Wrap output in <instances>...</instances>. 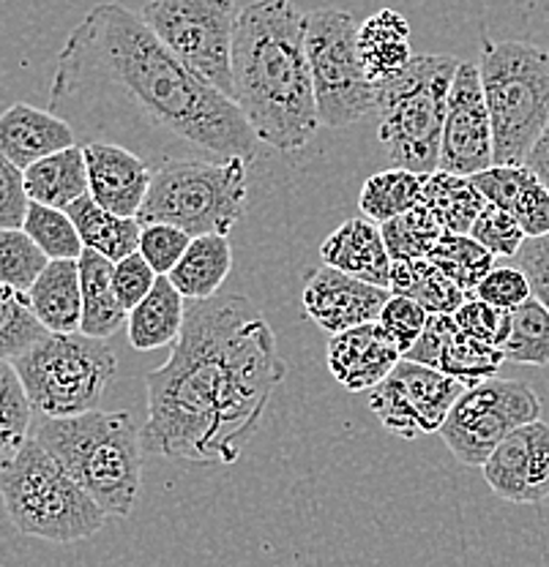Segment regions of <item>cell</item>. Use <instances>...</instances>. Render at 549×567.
Wrapping results in <instances>:
<instances>
[{
  "mask_svg": "<svg viewBox=\"0 0 549 567\" xmlns=\"http://www.w3.org/2000/svg\"><path fill=\"white\" fill-rule=\"evenodd\" d=\"M50 112L72 126L77 145L110 142L151 167L167 158L255 162V137L233 99L186 69L143 17L99 3L55 58Z\"/></svg>",
  "mask_w": 549,
  "mask_h": 567,
  "instance_id": "obj_1",
  "label": "cell"
},
{
  "mask_svg": "<svg viewBox=\"0 0 549 567\" xmlns=\"http://www.w3.org/2000/svg\"><path fill=\"white\" fill-rule=\"evenodd\" d=\"M33 404L14 363L0 360V461L11 458L31 436Z\"/></svg>",
  "mask_w": 549,
  "mask_h": 567,
  "instance_id": "obj_35",
  "label": "cell"
},
{
  "mask_svg": "<svg viewBox=\"0 0 549 567\" xmlns=\"http://www.w3.org/2000/svg\"><path fill=\"white\" fill-rule=\"evenodd\" d=\"M476 298L484 303L495 306V309L514 311L525 303V300L533 298V289H530L528 276L517 268V265H500L487 274V279L478 284Z\"/></svg>",
  "mask_w": 549,
  "mask_h": 567,
  "instance_id": "obj_44",
  "label": "cell"
},
{
  "mask_svg": "<svg viewBox=\"0 0 549 567\" xmlns=\"http://www.w3.org/2000/svg\"><path fill=\"white\" fill-rule=\"evenodd\" d=\"M77 268H80L82 289L80 333L108 341L129 319V311L118 303L115 289H112V268H115V262L85 248L82 257L77 259Z\"/></svg>",
  "mask_w": 549,
  "mask_h": 567,
  "instance_id": "obj_25",
  "label": "cell"
},
{
  "mask_svg": "<svg viewBox=\"0 0 549 567\" xmlns=\"http://www.w3.org/2000/svg\"><path fill=\"white\" fill-rule=\"evenodd\" d=\"M230 270H233V246L227 235H203L192 238L167 279L183 295V300H209L220 295Z\"/></svg>",
  "mask_w": 549,
  "mask_h": 567,
  "instance_id": "obj_26",
  "label": "cell"
},
{
  "mask_svg": "<svg viewBox=\"0 0 549 567\" xmlns=\"http://www.w3.org/2000/svg\"><path fill=\"white\" fill-rule=\"evenodd\" d=\"M405 360L443 371L470 390L492 380L504 365L506 354L498 347L481 344V341L465 336L454 317H429L427 328L418 336L413 350L405 354Z\"/></svg>",
  "mask_w": 549,
  "mask_h": 567,
  "instance_id": "obj_17",
  "label": "cell"
},
{
  "mask_svg": "<svg viewBox=\"0 0 549 567\" xmlns=\"http://www.w3.org/2000/svg\"><path fill=\"white\" fill-rule=\"evenodd\" d=\"M484 481L511 505H539L549 496V425L533 421L506 436L487 458Z\"/></svg>",
  "mask_w": 549,
  "mask_h": 567,
  "instance_id": "obj_15",
  "label": "cell"
},
{
  "mask_svg": "<svg viewBox=\"0 0 549 567\" xmlns=\"http://www.w3.org/2000/svg\"><path fill=\"white\" fill-rule=\"evenodd\" d=\"M421 175L397 167L383 169V173L366 177L358 205H362L364 218H369V221H375L380 227V224L392 221V218L403 216V213L421 205Z\"/></svg>",
  "mask_w": 549,
  "mask_h": 567,
  "instance_id": "obj_31",
  "label": "cell"
},
{
  "mask_svg": "<svg viewBox=\"0 0 549 567\" xmlns=\"http://www.w3.org/2000/svg\"><path fill=\"white\" fill-rule=\"evenodd\" d=\"M429 262L440 268L465 295H474L478 284L487 279L489 270L495 268V257L470 235L446 233L438 246L429 254Z\"/></svg>",
  "mask_w": 549,
  "mask_h": 567,
  "instance_id": "obj_33",
  "label": "cell"
},
{
  "mask_svg": "<svg viewBox=\"0 0 549 567\" xmlns=\"http://www.w3.org/2000/svg\"><path fill=\"white\" fill-rule=\"evenodd\" d=\"M235 0H148L143 22L200 80L233 99Z\"/></svg>",
  "mask_w": 549,
  "mask_h": 567,
  "instance_id": "obj_11",
  "label": "cell"
},
{
  "mask_svg": "<svg viewBox=\"0 0 549 567\" xmlns=\"http://www.w3.org/2000/svg\"><path fill=\"white\" fill-rule=\"evenodd\" d=\"M31 197L26 188V173L0 153V229H22Z\"/></svg>",
  "mask_w": 549,
  "mask_h": 567,
  "instance_id": "obj_46",
  "label": "cell"
},
{
  "mask_svg": "<svg viewBox=\"0 0 549 567\" xmlns=\"http://www.w3.org/2000/svg\"><path fill=\"white\" fill-rule=\"evenodd\" d=\"M285 377L274 328L250 298L186 300L167 363L145 374L143 453L189 464H235Z\"/></svg>",
  "mask_w": 549,
  "mask_h": 567,
  "instance_id": "obj_2",
  "label": "cell"
},
{
  "mask_svg": "<svg viewBox=\"0 0 549 567\" xmlns=\"http://www.w3.org/2000/svg\"><path fill=\"white\" fill-rule=\"evenodd\" d=\"M504 354L519 365H549V309L541 300L530 298L511 311V333Z\"/></svg>",
  "mask_w": 549,
  "mask_h": 567,
  "instance_id": "obj_34",
  "label": "cell"
},
{
  "mask_svg": "<svg viewBox=\"0 0 549 567\" xmlns=\"http://www.w3.org/2000/svg\"><path fill=\"white\" fill-rule=\"evenodd\" d=\"M67 213L88 251L102 254L110 262H121V259L138 254L140 233H143L138 218H123L104 210L102 205L93 203L91 194L69 205Z\"/></svg>",
  "mask_w": 549,
  "mask_h": 567,
  "instance_id": "obj_28",
  "label": "cell"
},
{
  "mask_svg": "<svg viewBox=\"0 0 549 567\" xmlns=\"http://www.w3.org/2000/svg\"><path fill=\"white\" fill-rule=\"evenodd\" d=\"M478 74L492 123L495 164L522 167L549 126V50L484 39Z\"/></svg>",
  "mask_w": 549,
  "mask_h": 567,
  "instance_id": "obj_7",
  "label": "cell"
},
{
  "mask_svg": "<svg viewBox=\"0 0 549 567\" xmlns=\"http://www.w3.org/2000/svg\"><path fill=\"white\" fill-rule=\"evenodd\" d=\"M388 289L397 298H407L421 306L429 317H454L459 306L470 298L440 268H435L429 259L394 262Z\"/></svg>",
  "mask_w": 549,
  "mask_h": 567,
  "instance_id": "obj_29",
  "label": "cell"
},
{
  "mask_svg": "<svg viewBox=\"0 0 549 567\" xmlns=\"http://www.w3.org/2000/svg\"><path fill=\"white\" fill-rule=\"evenodd\" d=\"M380 235L392 262H416V259H429L446 229L424 205H416L403 216L380 224Z\"/></svg>",
  "mask_w": 549,
  "mask_h": 567,
  "instance_id": "obj_32",
  "label": "cell"
},
{
  "mask_svg": "<svg viewBox=\"0 0 549 567\" xmlns=\"http://www.w3.org/2000/svg\"><path fill=\"white\" fill-rule=\"evenodd\" d=\"M156 279L159 276L153 274V268L145 262L140 251L115 262V268H112V289H115L118 303L126 311H132L140 300L148 298Z\"/></svg>",
  "mask_w": 549,
  "mask_h": 567,
  "instance_id": "obj_45",
  "label": "cell"
},
{
  "mask_svg": "<svg viewBox=\"0 0 549 567\" xmlns=\"http://www.w3.org/2000/svg\"><path fill=\"white\" fill-rule=\"evenodd\" d=\"M250 199V162L167 158L153 167L151 188L138 213L140 227L170 224L189 238L230 235Z\"/></svg>",
  "mask_w": 549,
  "mask_h": 567,
  "instance_id": "obj_8",
  "label": "cell"
},
{
  "mask_svg": "<svg viewBox=\"0 0 549 567\" xmlns=\"http://www.w3.org/2000/svg\"><path fill=\"white\" fill-rule=\"evenodd\" d=\"M509 213L514 221L522 227L525 238H545L549 235V192L528 167H525L522 181H519L517 194L511 199Z\"/></svg>",
  "mask_w": 549,
  "mask_h": 567,
  "instance_id": "obj_40",
  "label": "cell"
},
{
  "mask_svg": "<svg viewBox=\"0 0 549 567\" xmlns=\"http://www.w3.org/2000/svg\"><path fill=\"white\" fill-rule=\"evenodd\" d=\"M470 238L478 240L484 248H487L492 257H517V251L522 248L525 238L522 227L514 221L511 213L495 208V205H487L481 210V216L476 218V224L470 227Z\"/></svg>",
  "mask_w": 549,
  "mask_h": 567,
  "instance_id": "obj_41",
  "label": "cell"
},
{
  "mask_svg": "<svg viewBox=\"0 0 549 567\" xmlns=\"http://www.w3.org/2000/svg\"><path fill=\"white\" fill-rule=\"evenodd\" d=\"M427 319L429 315L421 306L413 303V300L407 298L392 295L388 303L383 306L380 317H377V324H380L383 333L394 341V347H397L405 358V354L413 350V344L418 341V336L424 333V328H427Z\"/></svg>",
  "mask_w": 549,
  "mask_h": 567,
  "instance_id": "obj_43",
  "label": "cell"
},
{
  "mask_svg": "<svg viewBox=\"0 0 549 567\" xmlns=\"http://www.w3.org/2000/svg\"><path fill=\"white\" fill-rule=\"evenodd\" d=\"M454 322H457V328L462 330L465 336L481 341V344L498 347V350H504L506 339H509L511 333V311L495 309V306L478 300L476 295H470V298L459 306V311L454 315Z\"/></svg>",
  "mask_w": 549,
  "mask_h": 567,
  "instance_id": "obj_39",
  "label": "cell"
},
{
  "mask_svg": "<svg viewBox=\"0 0 549 567\" xmlns=\"http://www.w3.org/2000/svg\"><path fill=\"white\" fill-rule=\"evenodd\" d=\"M44 336V324L33 315L28 295L0 284V360L14 363Z\"/></svg>",
  "mask_w": 549,
  "mask_h": 567,
  "instance_id": "obj_36",
  "label": "cell"
},
{
  "mask_svg": "<svg viewBox=\"0 0 549 567\" xmlns=\"http://www.w3.org/2000/svg\"><path fill=\"white\" fill-rule=\"evenodd\" d=\"M88 169V194L104 210L123 218H138L148 188H151L153 167L138 153L110 142H91L82 147Z\"/></svg>",
  "mask_w": 549,
  "mask_h": 567,
  "instance_id": "obj_18",
  "label": "cell"
},
{
  "mask_svg": "<svg viewBox=\"0 0 549 567\" xmlns=\"http://www.w3.org/2000/svg\"><path fill=\"white\" fill-rule=\"evenodd\" d=\"M189 238L186 233L179 227H170V224H148L140 233V248L143 259L153 268L156 276H170L175 270V265L181 262V257L186 254Z\"/></svg>",
  "mask_w": 549,
  "mask_h": 567,
  "instance_id": "obj_42",
  "label": "cell"
},
{
  "mask_svg": "<svg viewBox=\"0 0 549 567\" xmlns=\"http://www.w3.org/2000/svg\"><path fill=\"white\" fill-rule=\"evenodd\" d=\"M541 399L528 382L492 380L465 390L440 436L459 464L484 466L495 447L522 425L541 421Z\"/></svg>",
  "mask_w": 549,
  "mask_h": 567,
  "instance_id": "obj_12",
  "label": "cell"
},
{
  "mask_svg": "<svg viewBox=\"0 0 549 567\" xmlns=\"http://www.w3.org/2000/svg\"><path fill=\"white\" fill-rule=\"evenodd\" d=\"M77 137L63 117L39 106L17 102L0 112V153L26 173L41 158L74 147Z\"/></svg>",
  "mask_w": 549,
  "mask_h": 567,
  "instance_id": "obj_20",
  "label": "cell"
},
{
  "mask_svg": "<svg viewBox=\"0 0 549 567\" xmlns=\"http://www.w3.org/2000/svg\"><path fill=\"white\" fill-rule=\"evenodd\" d=\"M233 102L255 137L279 153L304 151L321 128L304 14L293 0H255L238 11Z\"/></svg>",
  "mask_w": 549,
  "mask_h": 567,
  "instance_id": "obj_3",
  "label": "cell"
},
{
  "mask_svg": "<svg viewBox=\"0 0 549 567\" xmlns=\"http://www.w3.org/2000/svg\"><path fill=\"white\" fill-rule=\"evenodd\" d=\"M514 265L528 276L533 298L541 300L549 309V235L525 240L517 257H514Z\"/></svg>",
  "mask_w": 549,
  "mask_h": 567,
  "instance_id": "obj_47",
  "label": "cell"
},
{
  "mask_svg": "<svg viewBox=\"0 0 549 567\" xmlns=\"http://www.w3.org/2000/svg\"><path fill=\"white\" fill-rule=\"evenodd\" d=\"M0 499L20 535L58 546L88 540L108 524V513L33 436L0 461Z\"/></svg>",
  "mask_w": 549,
  "mask_h": 567,
  "instance_id": "obj_5",
  "label": "cell"
},
{
  "mask_svg": "<svg viewBox=\"0 0 549 567\" xmlns=\"http://www.w3.org/2000/svg\"><path fill=\"white\" fill-rule=\"evenodd\" d=\"M388 298H392V289L372 287V284L339 274L328 265H321L306 276L301 303H304V315L317 328L336 336L350 328L377 322Z\"/></svg>",
  "mask_w": 549,
  "mask_h": 567,
  "instance_id": "obj_16",
  "label": "cell"
},
{
  "mask_svg": "<svg viewBox=\"0 0 549 567\" xmlns=\"http://www.w3.org/2000/svg\"><path fill=\"white\" fill-rule=\"evenodd\" d=\"M183 319H186V300L167 276H159L148 298L129 311V344L138 352H153L175 344L183 330Z\"/></svg>",
  "mask_w": 549,
  "mask_h": 567,
  "instance_id": "obj_23",
  "label": "cell"
},
{
  "mask_svg": "<svg viewBox=\"0 0 549 567\" xmlns=\"http://www.w3.org/2000/svg\"><path fill=\"white\" fill-rule=\"evenodd\" d=\"M321 259L328 268L353 279L388 289L392 284V257L383 244L380 227L369 218H347L321 246Z\"/></svg>",
  "mask_w": 549,
  "mask_h": 567,
  "instance_id": "obj_21",
  "label": "cell"
},
{
  "mask_svg": "<svg viewBox=\"0 0 549 567\" xmlns=\"http://www.w3.org/2000/svg\"><path fill=\"white\" fill-rule=\"evenodd\" d=\"M33 412L44 417H74L102 404L118 354L110 341L85 333H47L14 360Z\"/></svg>",
  "mask_w": 549,
  "mask_h": 567,
  "instance_id": "obj_9",
  "label": "cell"
},
{
  "mask_svg": "<svg viewBox=\"0 0 549 567\" xmlns=\"http://www.w3.org/2000/svg\"><path fill=\"white\" fill-rule=\"evenodd\" d=\"M47 265L50 259L22 229H0V284L28 292Z\"/></svg>",
  "mask_w": 549,
  "mask_h": 567,
  "instance_id": "obj_38",
  "label": "cell"
},
{
  "mask_svg": "<svg viewBox=\"0 0 549 567\" xmlns=\"http://www.w3.org/2000/svg\"><path fill=\"white\" fill-rule=\"evenodd\" d=\"M26 188L31 203L67 210L77 199L88 197L85 153L80 145L41 158L26 169Z\"/></svg>",
  "mask_w": 549,
  "mask_h": 567,
  "instance_id": "obj_27",
  "label": "cell"
},
{
  "mask_svg": "<svg viewBox=\"0 0 549 567\" xmlns=\"http://www.w3.org/2000/svg\"><path fill=\"white\" fill-rule=\"evenodd\" d=\"M22 233L41 248V254L50 262H63V259L77 262L82 257V251H85L80 233H77L74 221L69 218L67 210H55L47 208V205L31 203L26 221H22Z\"/></svg>",
  "mask_w": 549,
  "mask_h": 567,
  "instance_id": "obj_37",
  "label": "cell"
},
{
  "mask_svg": "<svg viewBox=\"0 0 549 567\" xmlns=\"http://www.w3.org/2000/svg\"><path fill=\"white\" fill-rule=\"evenodd\" d=\"M26 295L47 333H80L82 289L80 268L72 259L47 265Z\"/></svg>",
  "mask_w": 549,
  "mask_h": 567,
  "instance_id": "obj_24",
  "label": "cell"
},
{
  "mask_svg": "<svg viewBox=\"0 0 549 567\" xmlns=\"http://www.w3.org/2000/svg\"><path fill=\"white\" fill-rule=\"evenodd\" d=\"M495 164L492 123L478 63H459L448 91L440 140V173L474 177Z\"/></svg>",
  "mask_w": 549,
  "mask_h": 567,
  "instance_id": "obj_14",
  "label": "cell"
},
{
  "mask_svg": "<svg viewBox=\"0 0 549 567\" xmlns=\"http://www.w3.org/2000/svg\"><path fill=\"white\" fill-rule=\"evenodd\" d=\"M451 55H416L377 85V140L392 167L421 177L440 169V140L448 91L459 69Z\"/></svg>",
  "mask_w": 549,
  "mask_h": 567,
  "instance_id": "obj_6",
  "label": "cell"
},
{
  "mask_svg": "<svg viewBox=\"0 0 549 567\" xmlns=\"http://www.w3.org/2000/svg\"><path fill=\"white\" fill-rule=\"evenodd\" d=\"M358 58L372 85L392 80L413 61L410 22L394 9H380L358 25Z\"/></svg>",
  "mask_w": 549,
  "mask_h": 567,
  "instance_id": "obj_22",
  "label": "cell"
},
{
  "mask_svg": "<svg viewBox=\"0 0 549 567\" xmlns=\"http://www.w3.org/2000/svg\"><path fill=\"white\" fill-rule=\"evenodd\" d=\"M132 412L93 410L74 417H41L31 436L108 516L126 518L143 488V442Z\"/></svg>",
  "mask_w": 549,
  "mask_h": 567,
  "instance_id": "obj_4",
  "label": "cell"
},
{
  "mask_svg": "<svg viewBox=\"0 0 549 567\" xmlns=\"http://www.w3.org/2000/svg\"><path fill=\"white\" fill-rule=\"evenodd\" d=\"M525 167L539 177L549 192V126L541 132V137L536 140V145L530 147L528 158H525Z\"/></svg>",
  "mask_w": 549,
  "mask_h": 567,
  "instance_id": "obj_48",
  "label": "cell"
},
{
  "mask_svg": "<svg viewBox=\"0 0 549 567\" xmlns=\"http://www.w3.org/2000/svg\"><path fill=\"white\" fill-rule=\"evenodd\" d=\"M326 360L331 377L342 388L350 390V393H366V390H375L397 369L403 352L383 333L380 324L369 322L331 336Z\"/></svg>",
  "mask_w": 549,
  "mask_h": 567,
  "instance_id": "obj_19",
  "label": "cell"
},
{
  "mask_svg": "<svg viewBox=\"0 0 549 567\" xmlns=\"http://www.w3.org/2000/svg\"><path fill=\"white\" fill-rule=\"evenodd\" d=\"M306 58L321 126L347 128L377 106V87L358 58V22L342 9L304 14Z\"/></svg>",
  "mask_w": 549,
  "mask_h": 567,
  "instance_id": "obj_10",
  "label": "cell"
},
{
  "mask_svg": "<svg viewBox=\"0 0 549 567\" xmlns=\"http://www.w3.org/2000/svg\"><path fill=\"white\" fill-rule=\"evenodd\" d=\"M462 382L451 380L429 365L399 360L397 369L375 390H369V410L403 440L440 434L454 404L465 393Z\"/></svg>",
  "mask_w": 549,
  "mask_h": 567,
  "instance_id": "obj_13",
  "label": "cell"
},
{
  "mask_svg": "<svg viewBox=\"0 0 549 567\" xmlns=\"http://www.w3.org/2000/svg\"><path fill=\"white\" fill-rule=\"evenodd\" d=\"M421 205L438 218V224L446 233L454 235H470V227L481 210L487 208V199L474 186L470 177L451 175V173H435L424 177L421 188Z\"/></svg>",
  "mask_w": 549,
  "mask_h": 567,
  "instance_id": "obj_30",
  "label": "cell"
}]
</instances>
